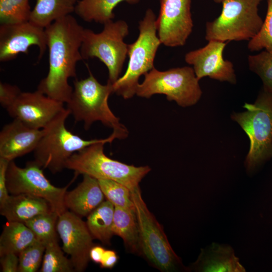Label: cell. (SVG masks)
<instances>
[{
  "mask_svg": "<svg viewBox=\"0 0 272 272\" xmlns=\"http://www.w3.org/2000/svg\"><path fill=\"white\" fill-rule=\"evenodd\" d=\"M84 28L71 15L60 18L45 28L49 53V70L40 82L37 90L49 97L67 103L73 88L70 78L76 77Z\"/></svg>",
  "mask_w": 272,
  "mask_h": 272,
  "instance_id": "obj_1",
  "label": "cell"
},
{
  "mask_svg": "<svg viewBox=\"0 0 272 272\" xmlns=\"http://www.w3.org/2000/svg\"><path fill=\"white\" fill-rule=\"evenodd\" d=\"M87 78L74 81L73 90L67 104V108L77 122H83L85 129H88L93 122L100 121L112 128L119 139L128 135L126 127L120 122L111 110L108 98L113 93L112 85L100 83L89 72Z\"/></svg>",
  "mask_w": 272,
  "mask_h": 272,
  "instance_id": "obj_2",
  "label": "cell"
},
{
  "mask_svg": "<svg viewBox=\"0 0 272 272\" xmlns=\"http://www.w3.org/2000/svg\"><path fill=\"white\" fill-rule=\"evenodd\" d=\"M70 114L66 108L43 128V135L33 151L34 161L42 168H47L53 174L65 168L67 160L75 153L96 143H111L119 139L113 132L105 139L84 140L66 128L65 122Z\"/></svg>",
  "mask_w": 272,
  "mask_h": 272,
  "instance_id": "obj_3",
  "label": "cell"
},
{
  "mask_svg": "<svg viewBox=\"0 0 272 272\" xmlns=\"http://www.w3.org/2000/svg\"><path fill=\"white\" fill-rule=\"evenodd\" d=\"M131 194L139 227L140 255L161 271H188L172 249L163 227L148 209L140 186Z\"/></svg>",
  "mask_w": 272,
  "mask_h": 272,
  "instance_id": "obj_4",
  "label": "cell"
},
{
  "mask_svg": "<svg viewBox=\"0 0 272 272\" xmlns=\"http://www.w3.org/2000/svg\"><path fill=\"white\" fill-rule=\"evenodd\" d=\"M243 107L245 111L234 112L231 118L249 138L245 166L250 173L272 158V93L262 90L254 104L245 103Z\"/></svg>",
  "mask_w": 272,
  "mask_h": 272,
  "instance_id": "obj_5",
  "label": "cell"
},
{
  "mask_svg": "<svg viewBox=\"0 0 272 272\" xmlns=\"http://www.w3.org/2000/svg\"><path fill=\"white\" fill-rule=\"evenodd\" d=\"M157 17L148 9L143 19L139 22V36L128 44V63L124 74L112 84L113 92L125 99L136 94L139 80L154 68L157 51L161 44L157 34Z\"/></svg>",
  "mask_w": 272,
  "mask_h": 272,
  "instance_id": "obj_6",
  "label": "cell"
},
{
  "mask_svg": "<svg viewBox=\"0 0 272 272\" xmlns=\"http://www.w3.org/2000/svg\"><path fill=\"white\" fill-rule=\"evenodd\" d=\"M105 144L96 143L75 153L67 160L65 168L78 175L117 181L131 191L139 187L140 182L151 171L150 167H136L109 158L104 152Z\"/></svg>",
  "mask_w": 272,
  "mask_h": 272,
  "instance_id": "obj_7",
  "label": "cell"
},
{
  "mask_svg": "<svg viewBox=\"0 0 272 272\" xmlns=\"http://www.w3.org/2000/svg\"><path fill=\"white\" fill-rule=\"evenodd\" d=\"M262 0H224L220 15L206 24L207 41H249L260 30L263 21L259 15Z\"/></svg>",
  "mask_w": 272,
  "mask_h": 272,
  "instance_id": "obj_8",
  "label": "cell"
},
{
  "mask_svg": "<svg viewBox=\"0 0 272 272\" xmlns=\"http://www.w3.org/2000/svg\"><path fill=\"white\" fill-rule=\"evenodd\" d=\"M129 28L123 20L113 21L104 24L100 33L84 29L81 53L83 59L97 58L108 71L107 82L113 84L119 78L128 54V44L124 41Z\"/></svg>",
  "mask_w": 272,
  "mask_h": 272,
  "instance_id": "obj_9",
  "label": "cell"
},
{
  "mask_svg": "<svg viewBox=\"0 0 272 272\" xmlns=\"http://www.w3.org/2000/svg\"><path fill=\"white\" fill-rule=\"evenodd\" d=\"M138 86L136 94L149 98L155 94H163L169 101H174L182 107L195 104L202 91L192 67L183 66L160 71L153 68L144 75Z\"/></svg>",
  "mask_w": 272,
  "mask_h": 272,
  "instance_id": "obj_10",
  "label": "cell"
},
{
  "mask_svg": "<svg viewBox=\"0 0 272 272\" xmlns=\"http://www.w3.org/2000/svg\"><path fill=\"white\" fill-rule=\"evenodd\" d=\"M42 169L34 160L28 162L25 167L18 166L14 160L9 162L6 172V185L12 195L25 194L45 199L52 210L60 216L67 209L64 203L66 190L78 175L66 186L52 185L43 174Z\"/></svg>",
  "mask_w": 272,
  "mask_h": 272,
  "instance_id": "obj_11",
  "label": "cell"
},
{
  "mask_svg": "<svg viewBox=\"0 0 272 272\" xmlns=\"http://www.w3.org/2000/svg\"><path fill=\"white\" fill-rule=\"evenodd\" d=\"M160 5L156 24L161 44L172 47L183 46L193 27L191 0H160Z\"/></svg>",
  "mask_w": 272,
  "mask_h": 272,
  "instance_id": "obj_12",
  "label": "cell"
},
{
  "mask_svg": "<svg viewBox=\"0 0 272 272\" xmlns=\"http://www.w3.org/2000/svg\"><path fill=\"white\" fill-rule=\"evenodd\" d=\"M56 231L62 243V249L70 255L75 270L83 271L90 259V251L95 245L86 223L66 210L58 217Z\"/></svg>",
  "mask_w": 272,
  "mask_h": 272,
  "instance_id": "obj_13",
  "label": "cell"
},
{
  "mask_svg": "<svg viewBox=\"0 0 272 272\" xmlns=\"http://www.w3.org/2000/svg\"><path fill=\"white\" fill-rule=\"evenodd\" d=\"M66 108L64 103L38 90L22 92L6 110L14 119L35 129H43Z\"/></svg>",
  "mask_w": 272,
  "mask_h": 272,
  "instance_id": "obj_14",
  "label": "cell"
},
{
  "mask_svg": "<svg viewBox=\"0 0 272 272\" xmlns=\"http://www.w3.org/2000/svg\"><path fill=\"white\" fill-rule=\"evenodd\" d=\"M39 48L40 59L47 47L45 29L29 21L2 24L0 26V61L15 59L20 53H28L29 47Z\"/></svg>",
  "mask_w": 272,
  "mask_h": 272,
  "instance_id": "obj_15",
  "label": "cell"
},
{
  "mask_svg": "<svg viewBox=\"0 0 272 272\" xmlns=\"http://www.w3.org/2000/svg\"><path fill=\"white\" fill-rule=\"evenodd\" d=\"M226 45L227 42L210 40L203 47L186 53L185 61L192 66L198 80L208 77L221 82L236 83L233 63L223 57Z\"/></svg>",
  "mask_w": 272,
  "mask_h": 272,
  "instance_id": "obj_16",
  "label": "cell"
},
{
  "mask_svg": "<svg viewBox=\"0 0 272 272\" xmlns=\"http://www.w3.org/2000/svg\"><path fill=\"white\" fill-rule=\"evenodd\" d=\"M43 133V129L31 128L14 119L0 132V158L9 162L33 152Z\"/></svg>",
  "mask_w": 272,
  "mask_h": 272,
  "instance_id": "obj_17",
  "label": "cell"
},
{
  "mask_svg": "<svg viewBox=\"0 0 272 272\" xmlns=\"http://www.w3.org/2000/svg\"><path fill=\"white\" fill-rule=\"evenodd\" d=\"M188 271L244 272L246 270L229 245L213 243L201 249L197 260L187 267Z\"/></svg>",
  "mask_w": 272,
  "mask_h": 272,
  "instance_id": "obj_18",
  "label": "cell"
},
{
  "mask_svg": "<svg viewBox=\"0 0 272 272\" xmlns=\"http://www.w3.org/2000/svg\"><path fill=\"white\" fill-rule=\"evenodd\" d=\"M83 175L82 182L72 190L66 191L64 196L66 209L80 217L87 216L105 197L97 179Z\"/></svg>",
  "mask_w": 272,
  "mask_h": 272,
  "instance_id": "obj_19",
  "label": "cell"
},
{
  "mask_svg": "<svg viewBox=\"0 0 272 272\" xmlns=\"http://www.w3.org/2000/svg\"><path fill=\"white\" fill-rule=\"evenodd\" d=\"M53 211L44 199L25 194H10L0 204V214L8 221L24 223L35 217Z\"/></svg>",
  "mask_w": 272,
  "mask_h": 272,
  "instance_id": "obj_20",
  "label": "cell"
},
{
  "mask_svg": "<svg viewBox=\"0 0 272 272\" xmlns=\"http://www.w3.org/2000/svg\"><path fill=\"white\" fill-rule=\"evenodd\" d=\"M77 0H36L29 21L45 28L75 12Z\"/></svg>",
  "mask_w": 272,
  "mask_h": 272,
  "instance_id": "obj_21",
  "label": "cell"
},
{
  "mask_svg": "<svg viewBox=\"0 0 272 272\" xmlns=\"http://www.w3.org/2000/svg\"><path fill=\"white\" fill-rule=\"evenodd\" d=\"M141 0H80L78 1L75 12L87 22H95L104 24L113 21L114 8L120 3L125 2L131 5Z\"/></svg>",
  "mask_w": 272,
  "mask_h": 272,
  "instance_id": "obj_22",
  "label": "cell"
},
{
  "mask_svg": "<svg viewBox=\"0 0 272 272\" xmlns=\"http://www.w3.org/2000/svg\"><path fill=\"white\" fill-rule=\"evenodd\" d=\"M36 241L33 232L24 223L8 221L0 236V256L8 253L18 255Z\"/></svg>",
  "mask_w": 272,
  "mask_h": 272,
  "instance_id": "obj_23",
  "label": "cell"
},
{
  "mask_svg": "<svg viewBox=\"0 0 272 272\" xmlns=\"http://www.w3.org/2000/svg\"><path fill=\"white\" fill-rule=\"evenodd\" d=\"M112 230L113 235L123 240L129 252L140 254L139 231L135 211L115 207Z\"/></svg>",
  "mask_w": 272,
  "mask_h": 272,
  "instance_id": "obj_24",
  "label": "cell"
},
{
  "mask_svg": "<svg viewBox=\"0 0 272 272\" xmlns=\"http://www.w3.org/2000/svg\"><path fill=\"white\" fill-rule=\"evenodd\" d=\"M114 208L109 201H104L87 216L86 222L93 238L106 245L110 244L114 235L112 228Z\"/></svg>",
  "mask_w": 272,
  "mask_h": 272,
  "instance_id": "obj_25",
  "label": "cell"
},
{
  "mask_svg": "<svg viewBox=\"0 0 272 272\" xmlns=\"http://www.w3.org/2000/svg\"><path fill=\"white\" fill-rule=\"evenodd\" d=\"M59 216L53 211L39 215L24 224L33 232L37 241L46 245L57 239L56 224Z\"/></svg>",
  "mask_w": 272,
  "mask_h": 272,
  "instance_id": "obj_26",
  "label": "cell"
},
{
  "mask_svg": "<svg viewBox=\"0 0 272 272\" xmlns=\"http://www.w3.org/2000/svg\"><path fill=\"white\" fill-rule=\"evenodd\" d=\"M60 247L57 239L48 243L45 250L40 272H72L75 270L70 259L66 258Z\"/></svg>",
  "mask_w": 272,
  "mask_h": 272,
  "instance_id": "obj_27",
  "label": "cell"
},
{
  "mask_svg": "<svg viewBox=\"0 0 272 272\" xmlns=\"http://www.w3.org/2000/svg\"><path fill=\"white\" fill-rule=\"evenodd\" d=\"M105 197L114 207L135 211L131 190L125 185L109 179H98Z\"/></svg>",
  "mask_w": 272,
  "mask_h": 272,
  "instance_id": "obj_28",
  "label": "cell"
},
{
  "mask_svg": "<svg viewBox=\"0 0 272 272\" xmlns=\"http://www.w3.org/2000/svg\"><path fill=\"white\" fill-rule=\"evenodd\" d=\"M249 70L257 74L263 83V90L272 93V51L264 50L247 58Z\"/></svg>",
  "mask_w": 272,
  "mask_h": 272,
  "instance_id": "obj_29",
  "label": "cell"
},
{
  "mask_svg": "<svg viewBox=\"0 0 272 272\" xmlns=\"http://www.w3.org/2000/svg\"><path fill=\"white\" fill-rule=\"evenodd\" d=\"M31 12L29 0H0L1 24L29 21Z\"/></svg>",
  "mask_w": 272,
  "mask_h": 272,
  "instance_id": "obj_30",
  "label": "cell"
},
{
  "mask_svg": "<svg viewBox=\"0 0 272 272\" xmlns=\"http://www.w3.org/2000/svg\"><path fill=\"white\" fill-rule=\"evenodd\" d=\"M45 245L36 241L19 254L18 272H36L42 263Z\"/></svg>",
  "mask_w": 272,
  "mask_h": 272,
  "instance_id": "obj_31",
  "label": "cell"
},
{
  "mask_svg": "<svg viewBox=\"0 0 272 272\" xmlns=\"http://www.w3.org/2000/svg\"><path fill=\"white\" fill-rule=\"evenodd\" d=\"M267 11L258 33L248 42L247 47L251 52L263 49L272 51V0H267Z\"/></svg>",
  "mask_w": 272,
  "mask_h": 272,
  "instance_id": "obj_32",
  "label": "cell"
},
{
  "mask_svg": "<svg viewBox=\"0 0 272 272\" xmlns=\"http://www.w3.org/2000/svg\"><path fill=\"white\" fill-rule=\"evenodd\" d=\"M22 92L18 87L8 83H0V103L6 109L16 99Z\"/></svg>",
  "mask_w": 272,
  "mask_h": 272,
  "instance_id": "obj_33",
  "label": "cell"
},
{
  "mask_svg": "<svg viewBox=\"0 0 272 272\" xmlns=\"http://www.w3.org/2000/svg\"><path fill=\"white\" fill-rule=\"evenodd\" d=\"M0 256L1 271L18 272L19 261L18 255L8 253Z\"/></svg>",
  "mask_w": 272,
  "mask_h": 272,
  "instance_id": "obj_34",
  "label": "cell"
},
{
  "mask_svg": "<svg viewBox=\"0 0 272 272\" xmlns=\"http://www.w3.org/2000/svg\"><path fill=\"white\" fill-rule=\"evenodd\" d=\"M9 162L0 158V204L3 203L10 195L6 185V172Z\"/></svg>",
  "mask_w": 272,
  "mask_h": 272,
  "instance_id": "obj_35",
  "label": "cell"
},
{
  "mask_svg": "<svg viewBox=\"0 0 272 272\" xmlns=\"http://www.w3.org/2000/svg\"><path fill=\"white\" fill-rule=\"evenodd\" d=\"M118 259V256L114 250L105 249L100 263V266L102 268H112L115 266Z\"/></svg>",
  "mask_w": 272,
  "mask_h": 272,
  "instance_id": "obj_36",
  "label": "cell"
},
{
  "mask_svg": "<svg viewBox=\"0 0 272 272\" xmlns=\"http://www.w3.org/2000/svg\"><path fill=\"white\" fill-rule=\"evenodd\" d=\"M105 250L102 246L95 244L90 251V259L95 263H100Z\"/></svg>",
  "mask_w": 272,
  "mask_h": 272,
  "instance_id": "obj_37",
  "label": "cell"
},
{
  "mask_svg": "<svg viewBox=\"0 0 272 272\" xmlns=\"http://www.w3.org/2000/svg\"><path fill=\"white\" fill-rule=\"evenodd\" d=\"M214 2L217 4L222 3L224 0H213Z\"/></svg>",
  "mask_w": 272,
  "mask_h": 272,
  "instance_id": "obj_38",
  "label": "cell"
}]
</instances>
